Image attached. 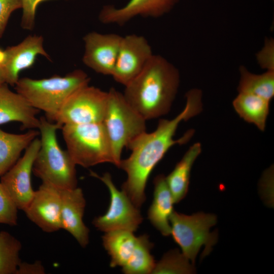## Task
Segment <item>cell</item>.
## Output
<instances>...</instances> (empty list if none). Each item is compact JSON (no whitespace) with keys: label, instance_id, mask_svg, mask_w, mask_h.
Instances as JSON below:
<instances>
[{"label":"cell","instance_id":"7c38bea8","mask_svg":"<svg viewBox=\"0 0 274 274\" xmlns=\"http://www.w3.org/2000/svg\"><path fill=\"white\" fill-rule=\"evenodd\" d=\"M61 209L60 189L42 182L24 212L42 231L51 233L61 229Z\"/></svg>","mask_w":274,"mask_h":274},{"label":"cell","instance_id":"cb8c5ba5","mask_svg":"<svg viewBox=\"0 0 274 274\" xmlns=\"http://www.w3.org/2000/svg\"><path fill=\"white\" fill-rule=\"evenodd\" d=\"M153 244L147 234L137 237L133 251L127 263L122 267L125 274L152 273L155 266V261L151 254Z\"/></svg>","mask_w":274,"mask_h":274},{"label":"cell","instance_id":"f546056e","mask_svg":"<svg viewBox=\"0 0 274 274\" xmlns=\"http://www.w3.org/2000/svg\"><path fill=\"white\" fill-rule=\"evenodd\" d=\"M257 58L262 67L274 71L273 42L271 39L265 42L264 47L257 54Z\"/></svg>","mask_w":274,"mask_h":274},{"label":"cell","instance_id":"4dcf8cb0","mask_svg":"<svg viewBox=\"0 0 274 274\" xmlns=\"http://www.w3.org/2000/svg\"><path fill=\"white\" fill-rule=\"evenodd\" d=\"M45 268L40 261H36L32 263L21 262L17 274H44Z\"/></svg>","mask_w":274,"mask_h":274},{"label":"cell","instance_id":"f1b7e54d","mask_svg":"<svg viewBox=\"0 0 274 274\" xmlns=\"http://www.w3.org/2000/svg\"><path fill=\"white\" fill-rule=\"evenodd\" d=\"M20 8H22V0H0V38L11 14Z\"/></svg>","mask_w":274,"mask_h":274},{"label":"cell","instance_id":"8992f818","mask_svg":"<svg viewBox=\"0 0 274 274\" xmlns=\"http://www.w3.org/2000/svg\"><path fill=\"white\" fill-rule=\"evenodd\" d=\"M146 120L125 100L123 93L114 88L108 92V101L102 123L119 167L123 149L146 131Z\"/></svg>","mask_w":274,"mask_h":274},{"label":"cell","instance_id":"5bb4252c","mask_svg":"<svg viewBox=\"0 0 274 274\" xmlns=\"http://www.w3.org/2000/svg\"><path fill=\"white\" fill-rule=\"evenodd\" d=\"M180 0H129L123 6H104L99 14L106 24L123 25L137 16L157 18L169 12Z\"/></svg>","mask_w":274,"mask_h":274},{"label":"cell","instance_id":"9a60e30c","mask_svg":"<svg viewBox=\"0 0 274 274\" xmlns=\"http://www.w3.org/2000/svg\"><path fill=\"white\" fill-rule=\"evenodd\" d=\"M43 44L41 36H29L18 44L6 49L7 59L3 69L6 83L15 86L19 79L20 73L31 67L37 56L50 58Z\"/></svg>","mask_w":274,"mask_h":274},{"label":"cell","instance_id":"7402d4cb","mask_svg":"<svg viewBox=\"0 0 274 274\" xmlns=\"http://www.w3.org/2000/svg\"><path fill=\"white\" fill-rule=\"evenodd\" d=\"M136 238L133 232L125 230L105 232L102 236V244L111 257V267H123L127 263L135 248Z\"/></svg>","mask_w":274,"mask_h":274},{"label":"cell","instance_id":"4316f807","mask_svg":"<svg viewBox=\"0 0 274 274\" xmlns=\"http://www.w3.org/2000/svg\"><path fill=\"white\" fill-rule=\"evenodd\" d=\"M18 210L16 202L0 182V224L16 225Z\"/></svg>","mask_w":274,"mask_h":274},{"label":"cell","instance_id":"ac0fdd59","mask_svg":"<svg viewBox=\"0 0 274 274\" xmlns=\"http://www.w3.org/2000/svg\"><path fill=\"white\" fill-rule=\"evenodd\" d=\"M153 183V199L148 210V218L163 235L168 236L171 232L169 219L175 202L164 175L156 176Z\"/></svg>","mask_w":274,"mask_h":274},{"label":"cell","instance_id":"4fadbf2b","mask_svg":"<svg viewBox=\"0 0 274 274\" xmlns=\"http://www.w3.org/2000/svg\"><path fill=\"white\" fill-rule=\"evenodd\" d=\"M122 37L116 33L95 31L86 35L83 63L96 73L112 76Z\"/></svg>","mask_w":274,"mask_h":274},{"label":"cell","instance_id":"277c9868","mask_svg":"<svg viewBox=\"0 0 274 274\" xmlns=\"http://www.w3.org/2000/svg\"><path fill=\"white\" fill-rule=\"evenodd\" d=\"M40 120L41 146L33 162V174L43 183L61 190L76 188V164L57 140L56 131L61 127L44 117Z\"/></svg>","mask_w":274,"mask_h":274},{"label":"cell","instance_id":"8fae6325","mask_svg":"<svg viewBox=\"0 0 274 274\" xmlns=\"http://www.w3.org/2000/svg\"><path fill=\"white\" fill-rule=\"evenodd\" d=\"M153 55L144 37L135 34L122 37L112 76L126 86L142 71Z\"/></svg>","mask_w":274,"mask_h":274},{"label":"cell","instance_id":"52a82bcc","mask_svg":"<svg viewBox=\"0 0 274 274\" xmlns=\"http://www.w3.org/2000/svg\"><path fill=\"white\" fill-rule=\"evenodd\" d=\"M169 222L170 235L181 248L182 254L193 265L202 246H204V249L202 258L210 254L217 242V232H210V228L217 222V217L214 214L199 212L186 215L174 211Z\"/></svg>","mask_w":274,"mask_h":274},{"label":"cell","instance_id":"83f0119b","mask_svg":"<svg viewBox=\"0 0 274 274\" xmlns=\"http://www.w3.org/2000/svg\"><path fill=\"white\" fill-rule=\"evenodd\" d=\"M47 0H22L23 10L21 26L23 28L31 30L35 26L36 9L41 3Z\"/></svg>","mask_w":274,"mask_h":274},{"label":"cell","instance_id":"e0dca14e","mask_svg":"<svg viewBox=\"0 0 274 274\" xmlns=\"http://www.w3.org/2000/svg\"><path fill=\"white\" fill-rule=\"evenodd\" d=\"M40 111L20 94L11 90L7 83L0 86V125L18 122L23 129H39L40 120L37 116Z\"/></svg>","mask_w":274,"mask_h":274},{"label":"cell","instance_id":"6da1fadb","mask_svg":"<svg viewBox=\"0 0 274 274\" xmlns=\"http://www.w3.org/2000/svg\"><path fill=\"white\" fill-rule=\"evenodd\" d=\"M185 96V106L179 114L170 120L160 119L154 131H146L131 141L127 146L131 154L120 161L118 167L125 171L127 176L122 190L139 209L146 200V184L154 167L172 146L186 143L194 134V130L190 129L180 139H174L179 124L202 110V92L199 89H192Z\"/></svg>","mask_w":274,"mask_h":274},{"label":"cell","instance_id":"d6a6232c","mask_svg":"<svg viewBox=\"0 0 274 274\" xmlns=\"http://www.w3.org/2000/svg\"><path fill=\"white\" fill-rule=\"evenodd\" d=\"M6 83L4 74L2 69L0 68V86Z\"/></svg>","mask_w":274,"mask_h":274},{"label":"cell","instance_id":"d4e9b609","mask_svg":"<svg viewBox=\"0 0 274 274\" xmlns=\"http://www.w3.org/2000/svg\"><path fill=\"white\" fill-rule=\"evenodd\" d=\"M21 248L18 239L6 231H0V274H17Z\"/></svg>","mask_w":274,"mask_h":274},{"label":"cell","instance_id":"d6986e66","mask_svg":"<svg viewBox=\"0 0 274 274\" xmlns=\"http://www.w3.org/2000/svg\"><path fill=\"white\" fill-rule=\"evenodd\" d=\"M201 152V145L196 143L185 153L173 170L165 177L175 203L182 200L188 192L193 164Z\"/></svg>","mask_w":274,"mask_h":274},{"label":"cell","instance_id":"3957f363","mask_svg":"<svg viewBox=\"0 0 274 274\" xmlns=\"http://www.w3.org/2000/svg\"><path fill=\"white\" fill-rule=\"evenodd\" d=\"M90 78L82 70H76L64 76L49 78L19 79L15 85L17 93L34 108L43 111L49 121H55L66 100L79 88L89 84Z\"/></svg>","mask_w":274,"mask_h":274},{"label":"cell","instance_id":"484cf974","mask_svg":"<svg viewBox=\"0 0 274 274\" xmlns=\"http://www.w3.org/2000/svg\"><path fill=\"white\" fill-rule=\"evenodd\" d=\"M194 271V265L190 263L182 253L175 249L165 253L156 263L152 273H192Z\"/></svg>","mask_w":274,"mask_h":274},{"label":"cell","instance_id":"603a6c76","mask_svg":"<svg viewBox=\"0 0 274 274\" xmlns=\"http://www.w3.org/2000/svg\"><path fill=\"white\" fill-rule=\"evenodd\" d=\"M239 73L238 92L251 93L271 100L274 96V71L257 75L242 66L239 67Z\"/></svg>","mask_w":274,"mask_h":274},{"label":"cell","instance_id":"30bf717a","mask_svg":"<svg viewBox=\"0 0 274 274\" xmlns=\"http://www.w3.org/2000/svg\"><path fill=\"white\" fill-rule=\"evenodd\" d=\"M40 146L41 140L36 138L25 149L23 156L0 178L1 183L12 196L18 209L23 211L35 192L31 176Z\"/></svg>","mask_w":274,"mask_h":274},{"label":"cell","instance_id":"2e32d148","mask_svg":"<svg viewBox=\"0 0 274 274\" xmlns=\"http://www.w3.org/2000/svg\"><path fill=\"white\" fill-rule=\"evenodd\" d=\"M61 229L68 232L83 248L89 244V229L83 221L86 200L81 188L61 190Z\"/></svg>","mask_w":274,"mask_h":274},{"label":"cell","instance_id":"ba28073f","mask_svg":"<svg viewBox=\"0 0 274 274\" xmlns=\"http://www.w3.org/2000/svg\"><path fill=\"white\" fill-rule=\"evenodd\" d=\"M107 101L108 92L87 85L66 100L55 122L61 128L65 124L102 122Z\"/></svg>","mask_w":274,"mask_h":274},{"label":"cell","instance_id":"5b68a950","mask_svg":"<svg viewBox=\"0 0 274 274\" xmlns=\"http://www.w3.org/2000/svg\"><path fill=\"white\" fill-rule=\"evenodd\" d=\"M67 151L76 165L89 167L115 161L102 122L65 124L61 128Z\"/></svg>","mask_w":274,"mask_h":274},{"label":"cell","instance_id":"ffe728a7","mask_svg":"<svg viewBox=\"0 0 274 274\" xmlns=\"http://www.w3.org/2000/svg\"><path fill=\"white\" fill-rule=\"evenodd\" d=\"M39 134L40 131L34 129L21 134L0 129V178L16 162L22 151Z\"/></svg>","mask_w":274,"mask_h":274},{"label":"cell","instance_id":"44dd1931","mask_svg":"<svg viewBox=\"0 0 274 274\" xmlns=\"http://www.w3.org/2000/svg\"><path fill=\"white\" fill-rule=\"evenodd\" d=\"M269 102L253 94L238 92L232 104L241 118L254 124L259 130L264 131L269 114Z\"/></svg>","mask_w":274,"mask_h":274},{"label":"cell","instance_id":"9c48e42d","mask_svg":"<svg viewBox=\"0 0 274 274\" xmlns=\"http://www.w3.org/2000/svg\"><path fill=\"white\" fill-rule=\"evenodd\" d=\"M90 175L101 181L110 193V203L106 213L95 217L93 225L98 230L107 232L116 230L134 232L143 221L140 209L135 207L127 195L114 185L110 173L102 176L90 171Z\"/></svg>","mask_w":274,"mask_h":274},{"label":"cell","instance_id":"7a4b0ae2","mask_svg":"<svg viewBox=\"0 0 274 274\" xmlns=\"http://www.w3.org/2000/svg\"><path fill=\"white\" fill-rule=\"evenodd\" d=\"M180 83L178 69L165 58L153 54L142 71L125 86L123 96L146 120L166 114Z\"/></svg>","mask_w":274,"mask_h":274},{"label":"cell","instance_id":"1f68e13d","mask_svg":"<svg viewBox=\"0 0 274 274\" xmlns=\"http://www.w3.org/2000/svg\"><path fill=\"white\" fill-rule=\"evenodd\" d=\"M7 59V53L6 50L0 48V68L3 69Z\"/></svg>","mask_w":274,"mask_h":274}]
</instances>
